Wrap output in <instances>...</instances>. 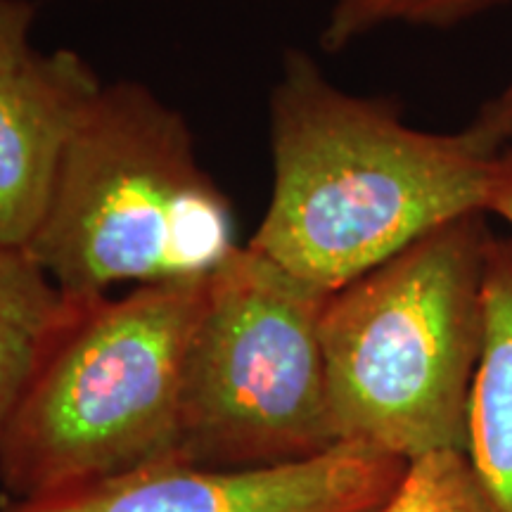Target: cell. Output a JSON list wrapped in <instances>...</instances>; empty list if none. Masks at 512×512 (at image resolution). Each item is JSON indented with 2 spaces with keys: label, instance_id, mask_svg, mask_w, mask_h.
Segmentation results:
<instances>
[{
  "label": "cell",
  "instance_id": "8",
  "mask_svg": "<svg viewBox=\"0 0 512 512\" xmlns=\"http://www.w3.org/2000/svg\"><path fill=\"white\" fill-rule=\"evenodd\" d=\"M486 337L470 399L467 458L503 512H512V238L489 245Z\"/></svg>",
  "mask_w": 512,
  "mask_h": 512
},
{
  "label": "cell",
  "instance_id": "13",
  "mask_svg": "<svg viewBox=\"0 0 512 512\" xmlns=\"http://www.w3.org/2000/svg\"><path fill=\"white\" fill-rule=\"evenodd\" d=\"M472 124L489 136L501 150L512 152V76L510 81L486 100L472 119Z\"/></svg>",
  "mask_w": 512,
  "mask_h": 512
},
{
  "label": "cell",
  "instance_id": "10",
  "mask_svg": "<svg viewBox=\"0 0 512 512\" xmlns=\"http://www.w3.org/2000/svg\"><path fill=\"white\" fill-rule=\"evenodd\" d=\"M375 512H503L467 453L439 451L408 463L394 494Z\"/></svg>",
  "mask_w": 512,
  "mask_h": 512
},
{
  "label": "cell",
  "instance_id": "12",
  "mask_svg": "<svg viewBox=\"0 0 512 512\" xmlns=\"http://www.w3.org/2000/svg\"><path fill=\"white\" fill-rule=\"evenodd\" d=\"M34 22L36 3L0 0V72L15 69L36 55V50L31 48Z\"/></svg>",
  "mask_w": 512,
  "mask_h": 512
},
{
  "label": "cell",
  "instance_id": "4",
  "mask_svg": "<svg viewBox=\"0 0 512 512\" xmlns=\"http://www.w3.org/2000/svg\"><path fill=\"white\" fill-rule=\"evenodd\" d=\"M207 278L83 299L3 437L12 501L178 460L185 351Z\"/></svg>",
  "mask_w": 512,
  "mask_h": 512
},
{
  "label": "cell",
  "instance_id": "3",
  "mask_svg": "<svg viewBox=\"0 0 512 512\" xmlns=\"http://www.w3.org/2000/svg\"><path fill=\"white\" fill-rule=\"evenodd\" d=\"M64 297L200 280L238 249L233 207L178 110L136 81L95 95L41 226L24 247Z\"/></svg>",
  "mask_w": 512,
  "mask_h": 512
},
{
  "label": "cell",
  "instance_id": "6",
  "mask_svg": "<svg viewBox=\"0 0 512 512\" xmlns=\"http://www.w3.org/2000/svg\"><path fill=\"white\" fill-rule=\"evenodd\" d=\"M408 463L342 441L302 463L219 470L164 460L102 482L12 501L0 512H375Z\"/></svg>",
  "mask_w": 512,
  "mask_h": 512
},
{
  "label": "cell",
  "instance_id": "9",
  "mask_svg": "<svg viewBox=\"0 0 512 512\" xmlns=\"http://www.w3.org/2000/svg\"><path fill=\"white\" fill-rule=\"evenodd\" d=\"M81 302L64 297L27 249L0 245V446L19 401Z\"/></svg>",
  "mask_w": 512,
  "mask_h": 512
},
{
  "label": "cell",
  "instance_id": "2",
  "mask_svg": "<svg viewBox=\"0 0 512 512\" xmlns=\"http://www.w3.org/2000/svg\"><path fill=\"white\" fill-rule=\"evenodd\" d=\"M486 219L448 221L330 294L320 339L339 441L406 463L467 453L494 240Z\"/></svg>",
  "mask_w": 512,
  "mask_h": 512
},
{
  "label": "cell",
  "instance_id": "14",
  "mask_svg": "<svg viewBox=\"0 0 512 512\" xmlns=\"http://www.w3.org/2000/svg\"><path fill=\"white\" fill-rule=\"evenodd\" d=\"M486 214L498 216L512 226V152L505 150L498 157L494 183H491L489 202H486Z\"/></svg>",
  "mask_w": 512,
  "mask_h": 512
},
{
  "label": "cell",
  "instance_id": "1",
  "mask_svg": "<svg viewBox=\"0 0 512 512\" xmlns=\"http://www.w3.org/2000/svg\"><path fill=\"white\" fill-rule=\"evenodd\" d=\"M273 190L247 247L335 294L460 216L486 214L503 150L475 124L408 126L387 98L335 86L287 50L271 93Z\"/></svg>",
  "mask_w": 512,
  "mask_h": 512
},
{
  "label": "cell",
  "instance_id": "7",
  "mask_svg": "<svg viewBox=\"0 0 512 512\" xmlns=\"http://www.w3.org/2000/svg\"><path fill=\"white\" fill-rule=\"evenodd\" d=\"M102 83L76 50L0 72V245L27 247L46 216L76 126Z\"/></svg>",
  "mask_w": 512,
  "mask_h": 512
},
{
  "label": "cell",
  "instance_id": "5",
  "mask_svg": "<svg viewBox=\"0 0 512 512\" xmlns=\"http://www.w3.org/2000/svg\"><path fill=\"white\" fill-rule=\"evenodd\" d=\"M328 299L252 247L209 275L185 351L178 460L254 470L342 444L320 339Z\"/></svg>",
  "mask_w": 512,
  "mask_h": 512
},
{
  "label": "cell",
  "instance_id": "11",
  "mask_svg": "<svg viewBox=\"0 0 512 512\" xmlns=\"http://www.w3.org/2000/svg\"><path fill=\"white\" fill-rule=\"evenodd\" d=\"M501 3L505 0H335L320 31V48L342 53L387 24L446 29Z\"/></svg>",
  "mask_w": 512,
  "mask_h": 512
}]
</instances>
